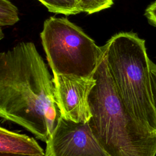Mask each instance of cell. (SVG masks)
<instances>
[{
	"mask_svg": "<svg viewBox=\"0 0 156 156\" xmlns=\"http://www.w3.org/2000/svg\"><path fill=\"white\" fill-rule=\"evenodd\" d=\"M0 116L45 143L61 116L52 78L32 42L0 54Z\"/></svg>",
	"mask_w": 156,
	"mask_h": 156,
	"instance_id": "obj_1",
	"label": "cell"
},
{
	"mask_svg": "<svg viewBox=\"0 0 156 156\" xmlns=\"http://www.w3.org/2000/svg\"><path fill=\"white\" fill-rule=\"evenodd\" d=\"M88 100L90 127L110 156H156V131L139 122L124 106L103 55L93 74Z\"/></svg>",
	"mask_w": 156,
	"mask_h": 156,
	"instance_id": "obj_2",
	"label": "cell"
},
{
	"mask_svg": "<svg viewBox=\"0 0 156 156\" xmlns=\"http://www.w3.org/2000/svg\"><path fill=\"white\" fill-rule=\"evenodd\" d=\"M102 47V55L116 90L129 113L156 131V111L145 40L136 33L121 32Z\"/></svg>",
	"mask_w": 156,
	"mask_h": 156,
	"instance_id": "obj_3",
	"label": "cell"
},
{
	"mask_svg": "<svg viewBox=\"0 0 156 156\" xmlns=\"http://www.w3.org/2000/svg\"><path fill=\"white\" fill-rule=\"evenodd\" d=\"M40 38L53 74L93 76L102 47L80 27L66 18L51 16L44 22Z\"/></svg>",
	"mask_w": 156,
	"mask_h": 156,
	"instance_id": "obj_4",
	"label": "cell"
},
{
	"mask_svg": "<svg viewBox=\"0 0 156 156\" xmlns=\"http://www.w3.org/2000/svg\"><path fill=\"white\" fill-rule=\"evenodd\" d=\"M46 143L45 156H110L88 122H76L62 116Z\"/></svg>",
	"mask_w": 156,
	"mask_h": 156,
	"instance_id": "obj_5",
	"label": "cell"
},
{
	"mask_svg": "<svg viewBox=\"0 0 156 156\" xmlns=\"http://www.w3.org/2000/svg\"><path fill=\"white\" fill-rule=\"evenodd\" d=\"M55 96L61 116L76 122H88L91 117L89 95L96 84L94 76L53 74Z\"/></svg>",
	"mask_w": 156,
	"mask_h": 156,
	"instance_id": "obj_6",
	"label": "cell"
},
{
	"mask_svg": "<svg viewBox=\"0 0 156 156\" xmlns=\"http://www.w3.org/2000/svg\"><path fill=\"white\" fill-rule=\"evenodd\" d=\"M0 153L44 155L41 147L33 138L0 128Z\"/></svg>",
	"mask_w": 156,
	"mask_h": 156,
	"instance_id": "obj_7",
	"label": "cell"
},
{
	"mask_svg": "<svg viewBox=\"0 0 156 156\" xmlns=\"http://www.w3.org/2000/svg\"><path fill=\"white\" fill-rule=\"evenodd\" d=\"M44 5L49 12L66 16L80 13L76 0H37Z\"/></svg>",
	"mask_w": 156,
	"mask_h": 156,
	"instance_id": "obj_8",
	"label": "cell"
},
{
	"mask_svg": "<svg viewBox=\"0 0 156 156\" xmlns=\"http://www.w3.org/2000/svg\"><path fill=\"white\" fill-rule=\"evenodd\" d=\"M20 20L17 7L9 0H0V25L12 26Z\"/></svg>",
	"mask_w": 156,
	"mask_h": 156,
	"instance_id": "obj_9",
	"label": "cell"
},
{
	"mask_svg": "<svg viewBox=\"0 0 156 156\" xmlns=\"http://www.w3.org/2000/svg\"><path fill=\"white\" fill-rule=\"evenodd\" d=\"M80 12L89 15L110 7L114 0H76Z\"/></svg>",
	"mask_w": 156,
	"mask_h": 156,
	"instance_id": "obj_10",
	"label": "cell"
},
{
	"mask_svg": "<svg viewBox=\"0 0 156 156\" xmlns=\"http://www.w3.org/2000/svg\"><path fill=\"white\" fill-rule=\"evenodd\" d=\"M149 66H150V76H151L154 104V107L156 111V63H154L152 61L150 60Z\"/></svg>",
	"mask_w": 156,
	"mask_h": 156,
	"instance_id": "obj_11",
	"label": "cell"
},
{
	"mask_svg": "<svg viewBox=\"0 0 156 156\" xmlns=\"http://www.w3.org/2000/svg\"><path fill=\"white\" fill-rule=\"evenodd\" d=\"M144 16L151 25L156 27V1L151 4L146 9Z\"/></svg>",
	"mask_w": 156,
	"mask_h": 156,
	"instance_id": "obj_12",
	"label": "cell"
},
{
	"mask_svg": "<svg viewBox=\"0 0 156 156\" xmlns=\"http://www.w3.org/2000/svg\"><path fill=\"white\" fill-rule=\"evenodd\" d=\"M0 156H45V155H32L15 154H9V153H0Z\"/></svg>",
	"mask_w": 156,
	"mask_h": 156,
	"instance_id": "obj_13",
	"label": "cell"
}]
</instances>
